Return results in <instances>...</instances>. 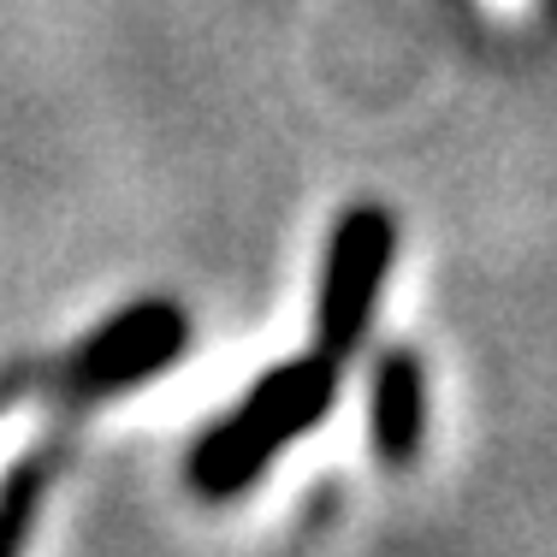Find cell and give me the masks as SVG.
<instances>
[{
	"label": "cell",
	"mask_w": 557,
	"mask_h": 557,
	"mask_svg": "<svg viewBox=\"0 0 557 557\" xmlns=\"http://www.w3.org/2000/svg\"><path fill=\"white\" fill-rule=\"evenodd\" d=\"M333 397V380H326V362H290L249 397L232 416V428H220L214 440L196 450V481L208 493H232L244 486L261 462L273 457L278 445H290L302 428H314Z\"/></svg>",
	"instance_id": "6da1fadb"
},
{
	"label": "cell",
	"mask_w": 557,
	"mask_h": 557,
	"mask_svg": "<svg viewBox=\"0 0 557 557\" xmlns=\"http://www.w3.org/2000/svg\"><path fill=\"white\" fill-rule=\"evenodd\" d=\"M392 261V225L386 214L362 208L338 225L333 261H326V285H321V344L326 356H344L356 338H362L368 314H374L380 278H386Z\"/></svg>",
	"instance_id": "7a4b0ae2"
},
{
	"label": "cell",
	"mask_w": 557,
	"mask_h": 557,
	"mask_svg": "<svg viewBox=\"0 0 557 557\" xmlns=\"http://www.w3.org/2000/svg\"><path fill=\"white\" fill-rule=\"evenodd\" d=\"M172 338H178V326H172V314L149 309V314H131V321H119L108 338L89 350V368L84 374L96 380V386H113V380H131L143 374V368L161 362V350H172Z\"/></svg>",
	"instance_id": "3957f363"
},
{
	"label": "cell",
	"mask_w": 557,
	"mask_h": 557,
	"mask_svg": "<svg viewBox=\"0 0 557 557\" xmlns=\"http://www.w3.org/2000/svg\"><path fill=\"white\" fill-rule=\"evenodd\" d=\"M374 440L386 457H409L421 440V374L409 356H392L374 392Z\"/></svg>",
	"instance_id": "277c9868"
}]
</instances>
